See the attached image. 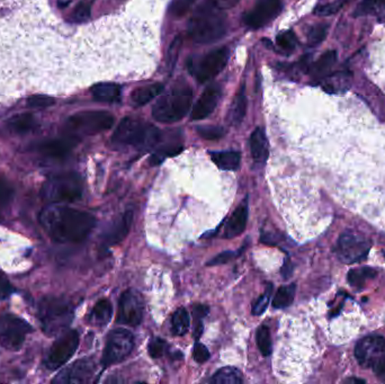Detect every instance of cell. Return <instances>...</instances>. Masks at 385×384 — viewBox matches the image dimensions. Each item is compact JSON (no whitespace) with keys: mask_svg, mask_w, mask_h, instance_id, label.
<instances>
[{"mask_svg":"<svg viewBox=\"0 0 385 384\" xmlns=\"http://www.w3.org/2000/svg\"><path fill=\"white\" fill-rule=\"evenodd\" d=\"M40 223L54 242L78 244L90 235L95 228L96 219L85 211L50 204L42 209Z\"/></svg>","mask_w":385,"mask_h":384,"instance_id":"obj_1","label":"cell"},{"mask_svg":"<svg viewBox=\"0 0 385 384\" xmlns=\"http://www.w3.org/2000/svg\"><path fill=\"white\" fill-rule=\"evenodd\" d=\"M227 31V16L223 10L213 3H203L194 12L187 25L188 38L199 44L218 41Z\"/></svg>","mask_w":385,"mask_h":384,"instance_id":"obj_2","label":"cell"},{"mask_svg":"<svg viewBox=\"0 0 385 384\" xmlns=\"http://www.w3.org/2000/svg\"><path fill=\"white\" fill-rule=\"evenodd\" d=\"M194 92L186 84H177L161 96L152 108V116L160 123H175L188 113Z\"/></svg>","mask_w":385,"mask_h":384,"instance_id":"obj_3","label":"cell"},{"mask_svg":"<svg viewBox=\"0 0 385 384\" xmlns=\"http://www.w3.org/2000/svg\"><path fill=\"white\" fill-rule=\"evenodd\" d=\"M71 302L62 296H45L38 302V318L43 333L55 336L68 328L73 320Z\"/></svg>","mask_w":385,"mask_h":384,"instance_id":"obj_4","label":"cell"},{"mask_svg":"<svg viewBox=\"0 0 385 384\" xmlns=\"http://www.w3.org/2000/svg\"><path fill=\"white\" fill-rule=\"evenodd\" d=\"M160 140V132L152 125L136 118H125L121 121L112 137V143L117 146L151 148Z\"/></svg>","mask_w":385,"mask_h":384,"instance_id":"obj_5","label":"cell"},{"mask_svg":"<svg viewBox=\"0 0 385 384\" xmlns=\"http://www.w3.org/2000/svg\"><path fill=\"white\" fill-rule=\"evenodd\" d=\"M84 191L82 178L75 172L55 175L42 186V197L51 204L73 203L80 200Z\"/></svg>","mask_w":385,"mask_h":384,"instance_id":"obj_6","label":"cell"},{"mask_svg":"<svg viewBox=\"0 0 385 384\" xmlns=\"http://www.w3.org/2000/svg\"><path fill=\"white\" fill-rule=\"evenodd\" d=\"M114 124V116L108 112L85 111L77 113L68 118L66 131L71 137L94 136L103 131L110 130Z\"/></svg>","mask_w":385,"mask_h":384,"instance_id":"obj_7","label":"cell"},{"mask_svg":"<svg viewBox=\"0 0 385 384\" xmlns=\"http://www.w3.org/2000/svg\"><path fill=\"white\" fill-rule=\"evenodd\" d=\"M355 357L360 366L372 370L380 378L385 376L384 337H365L357 344Z\"/></svg>","mask_w":385,"mask_h":384,"instance_id":"obj_8","label":"cell"},{"mask_svg":"<svg viewBox=\"0 0 385 384\" xmlns=\"http://www.w3.org/2000/svg\"><path fill=\"white\" fill-rule=\"evenodd\" d=\"M32 331V326L15 314L0 316V344L6 349L18 350Z\"/></svg>","mask_w":385,"mask_h":384,"instance_id":"obj_9","label":"cell"},{"mask_svg":"<svg viewBox=\"0 0 385 384\" xmlns=\"http://www.w3.org/2000/svg\"><path fill=\"white\" fill-rule=\"evenodd\" d=\"M372 242L367 237L355 232H345L340 235L335 248L339 261L344 264L358 263L367 257Z\"/></svg>","mask_w":385,"mask_h":384,"instance_id":"obj_10","label":"cell"},{"mask_svg":"<svg viewBox=\"0 0 385 384\" xmlns=\"http://www.w3.org/2000/svg\"><path fill=\"white\" fill-rule=\"evenodd\" d=\"M79 346V333L77 331H68L62 333L53 345L45 357V368L51 371L58 370L64 366L76 353Z\"/></svg>","mask_w":385,"mask_h":384,"instance_id":"obj_11","label":"cell"},{"mask_svg":"<svg viewBox=\"0 0 385 384\" xmlns=\"http://www.w3.org/2000/svg\"><path fill=\"white\" fill-rule=\"evenodd\" d=\"M134 337L127 329H115L108 336L103 354V366H110L122 362L132 353Z\"/></svg>","mask_w":385,"mask_h":384,"instance_id":"obj_12","label":"cell"},{"mask_svg":"<svg viewBox=\"0 0 385 384\" xmlns=\"http://www.w3.org/2000/svg\"><path fill=\"white\" fill-rule=\"evenodd\" d=\"M145 314V300L139 291L127 290L122 294L119 305L117 322L136 327L141 324Z\"/></svg>","mask_w":385,"mask_h":384,"instance_id":"obj_13","label":"cell"},{"mask_svg":"<svg viewBox=\"0 0 385 384\" xmlns=\"http://www.w3.org/2000/svg\"><path fill=\"white\" fill-rule=\"evenodd\" d=\"M229 60L227 49H218L206 54V57L195 64H190V73L195 75L199 83H206L218 76L225 69Z\"/></svg>","mask_w":385,"mask_h":384,"instance_id":"obj_14","label":"cell"},{"mask_svg":"<svg viewBox=\"0 0 385 384\" xmlns=\"http://www.w3.org/2000/svg\"><path fill=\"white\" fill-rule=\"evenodd\" d=\"M282 0H258L253 10L243 16V22L251 29H260L280 15Z\"/></svg>","mask_w":385,"mask_h":384,"instance_id":"obj_15","label":"cell"},{"mask_svg":"<svg viewBox=\"0 0 385 384\" xmlns=\"http://www.w3.org/2000/svg\"><path fill=\"white\" fill-rule=\"evenodd\" d=\"M95 371V363L90 359H82L64 368L53 379V383H87Z\"/></svg>","mask_w":385,"mask_h":384,"instance_id":"obj_16","label":"cell"},{"mask_svg":"<svg viewBox=\"0 0 385 384\" xmlns=\"http://www.w3.org/2000/svg\"><path fill=\"white\" fill-rule=\"evenodd\" d=\"M77 138L48 140L33 146L35 153L51 159H62L68 156L77 144Z\"/></svg>","mask_w":385,"mask_h":384,"instance_id":"obj_17","label":"cell"},{"mask_svg":"<svg viewBox=\"0 0 385 384\" xmlns=\"http://www.w3.org/2000/svg\"><path fill=\"white\" fill-rule=\"evenodd\" d=\"M220 96H221V87L218 85H211L208 87L192 107V114H190L192 120L199 121L212 114L215 107L218 106Z\"/></svg>","mask_w":385,"mask_h":384,"instance_id":"obj_18","label":"cell"},{"mask_svg":"<svg viewBox=\"0 0 385 384\" xmlns=\"http://www.w3.org/2000/svg\"><path fill=\"white\" fill-rule=\"evenodd\" d=\"M132 222V211H127V212L123 213L105 233L104 237H103V244L106 247H111V246L122 242L129 233Z\"/></svg>","mask_w":385,"mask_h":384,"instance_id":"obj_19","label":"cell"},{"mask_svg":"<svg viewBox=\"0 0 385 384\" xmlns=\"http://www.w3.org/2000/svg\"><path fill=\"white\" fill-rule=\"evenodd\" d=\"M247 220H248V201L245 200L240 204V207L232 213L229 221L225 223V238L232 239L240 235L246 229Z\"/></svg>","mask_w":385,"mask_h":384,"instance_id":"obj_20","label":"cell"},{"mask_svg":"<svg viewBox=\"0 0 385 384\" xmlns=\"http://www.w3.org/2000/svg\"><path fill=\"white\" fill-rule=\"evenodd\" d=\"M250 150L253 160L257 162H265L269 158V141L266 138L265 131L262 127H257L250 137Z\"/></svg>","mask_w":385,"mask_h":384,"instance_id":"obj_21","label":"cell"},{"mask_svg":"<svg viewBox=\"0 0 385 384\" xmlns=\"http://www.w3.org/2000/svg\"><path fill=\"white\" fill-rule=\"evenodd\" d=\"M92 95L99 102L119 103L122 96V89L116 84H97L92 87Z\"/></svg>","mask_w":385,"mask_h":384,"instance_id":"obj_22","label":"cell"},{"mask_svg":"<svg viewBox=\"0 0 385 384\" xmlns=\"http://www.w3.org/2000/svg\"><path fill=\"white\" fill-rule=\"evenodd\" d=\"M112 314H113V307L111 302L108 298H101L92 308L88 320L94 326L104 327L111 320Z\"/></svg>","mask_w":385,"mask_h":384,"instance_id":"obj_23","label":"cell"},{"mask_svg":"<svg viewBox=\"0 0 385 384\" xmlns=\"http://www.w3.org/2000/svg\"><path fill=\"white\" fill-rule=\"evenodd\" d=\"M337 61V52L328 51L322 54L321 57L310 68V75L313 79L322 80L328 76L330 70Z\"/></svg>","mask_w":385,"mask_h":384,"instance_id":"obj_24","label":"cell"},{"mask_svg":"<svg viewBox=\"0 0 385 384\" xmlns=\"http://www.w3.org/2000/svg\"><path fill=\"white\" fill-rule=\"evenodd\" d=\"M247 105L248 103H247L246 94H245V87L243 86L237 92V95L234 96L230 110L227 113V121L230 122L231 125L237 127L243 121V118L246 116Z\"/></svg>","mask_w":385,"mask_h":384,"instance_id":"obj_25","label":"cell"},{"mask_svg":"<svg viewBox=\"0 0 385 384\" xmlns=\"http://www.w3.org/2000/svg\"><path fill=\"white\" fill-rule=\"evenodd\" d=\"M212 162L223 170H237L240 167L241 155L238 151H212Z\"/></svg>","mask_w":385,"mask_h":384,"instance_id":"obj_26","label":"cell"},{"mask_svg":"<svg viewBox=\"0 0 385 384\" xmlns=\"http://www.w3.org/2000/svg\"><path fill=\"white\" fill-rule=\"evenodd\" d=\"M162 90H164V85L161 84H151V85L139 87L133 90L131 102L134 106H143L160 95Z\"/></svg>","mask_w":385,"mask_h":384,"instance_id":"obj_27","label":"cell"},{"mask_svg":"<svg viewBox=\"0 0 385 384\" xmlns=\"http://www.w3.org/2000/svg\"><path fill=\"white\" fill-rule=\"evenodd\" d=\"M7 127L15 134L29 133L35 127L34 116L29 113L15 115L7 122Z\"/></svg>","mask_w":385,"mask_h":384,"instance_id":"obj_28","label":"cell"},{"mask_svg":"<svg viewBox=\"0 0 385 384\" xmlns=\"http://www.w3.org/2000/svg\"><path fill=\"white\" fill-rule=\"evenodd\" d=\"M243 382L241 372L234 366L220 368L211 379V383L214 384H241Z\"/></svg>","mask_w":385,"mask_h":384,"instance_id":"obj_29","label":"cell"},{"mask_svg":"<svg viewBox=\"0 0 385 384\" xmlns=\"http://www.w3.org/2000/svg\"><path fill=\"white\" fill-rule=\"evenodd\" d=\"M295 290H297L295 284L281 286L278 289L277 292H276V294H275L274 300H273V307L276 309L288 308V305H292V302H293L294 296H295Z\"/></svg>","mask_w":385,"mask_h":384,"instance_id":"obj_30","label":"cell"},{"mask_svg":"<svg viewBox=\"0 0 385 384\" xmlns=\"http://www.w3.org/2000/svg\"><path fill=\"white\" fill-rule=\"evenodd\" d=\"M190 314L187 312L186 309H178L173 316V320H171L174 335L176 336L186 335L187 331L190 329Z\"/></svg>","mask_w":385,"mask_h":384,"instance_id":"obj_31","label":"cell"},{"mask_svg":"<svg viewBox=\"0 0 385 384\" xmlns=\"http://www.w3.org/2000/svg\"><path fill=\"white\" fill-rule=\"evenodd\" d=\"M325 84L323 88L329 92H335L341 89H346L349 83V73H337L336 75H330L323 78Z\"/></svg>","mask_w":385,"mask_h":384,"instance_id":"obj_32","label":"cell"},{"mask_svg":"<svg viewBox=\"0 0 385 384\" xmlns=\"http://www.w3.org/2000/svg\"><path fill=\"white\" fill-rule=\"evenodd\" d=\"M385 10V0H363L353 12V16H367Z\"/></svg>","mask_w":385,"mask_h":384,"instance_id":"obj_33","label":"cell"},{"mask_svg":"<svg viewBox=\"0 0 385 384\" xmlns=\"http://www.w3.org/2000/svg\"><path fill=\"white\" fill-rule=\"evenodd\" d=\"M257 345L259 350L264 356H269L272 354L273 345L271 331L267 326H260L256 333Z\"/></svg>","mask_w":385,"mask_h":384,"instance_id":"obj_34","label":"cell"},{"mask_svg":"<svg viewBox=\"0 0 385 384\" xmlns=\"http://www.w3.org/2000/svg\"><path fill=\"white\" fill-rule=\"evenodd\" d=\"M376 277V270L369 267H362L351 270L348 273V282L353 286H363L367 279Z\"/></svg>","mask_w":385,"mask_h":384,"instance_id":"obj_35","label":"cell"},{"mask_svg":"<svg viewBox=\"0 0 385 384\" xmlns=\"http://www.w3.org/2000/svg\"><path fill=\"white\" fill-rule=\"evenodd\" d=\"M92 0H82V3L77 5L71 14V19L75 23H84L90 18L92 15Z\"/></svg>","mask_w":385,"mask_h":384,"instance_id":"obj_36","label":"cell"},{"mask_svg":"<svg viewBox=\"0 0 385 384\" xmlns=\"http://www.w3.org/2000/svg\"><path fill=\"white\" fill-rule=\"evenodd\" d=\"M276 43L283 51L290 53L297 48V36L294 34L293 31L288 29V31H285V32L278 35L277 38H276Z\"/></svg>","mask_w":385,"mask_h":384,"instance_id":"obj_37","label":"cell"},{"mask_svg":"<svg viewBox=\"0 0 385 384\" xmlns=\"http://www.w3.org/2000/svg\"><path fill=\"white\" fill-rule=\"evenodd\" d=\"M14 188L8 181L0 179V213L6 211L14 199Z\"/></svg>","mask_w":385,"mask_h":384,"instance_id":"obj_38","label":"cell"},{"mask_svg":"<svg viewBox=\"0 0 385 384\" xmlns=\"http://www.w3.org/2000/svg\"><path fill=\"white\" fill-rule=\"evenodd\" d=\"M329 25L327 24H318L313 26L308 33V44L310 47H316L325 41V36L328 34Z\"/></svg>","mask_w":385,"mask_h":384,"instance_id":"obj_39","label":"cell"},{"mask_svg":"<svg viewBox=\"0 0 385 384\" xmlns=\"http://www.w3.org/2000/svg\"><path fill=\"white\" fill-rule=\"evenodd\" d=\"M347 1L349 0H335L334 3L321 5V6L316 7L314 14L318 16H330V15L338 13L347 3Z\"/></svg>","mask_w":385,"mask_h":384,"instance_id":"obj_40","label":"cell"},{"mask_svg":"<svg viewBox=\"0 0 385 384\" xmlns=\"http://www.w3.org/2000/svg\"><path fill=\"white\" fill-rule=\"evenodd\" d=\"M273 285L269 283L267 285V289H266L265 292L262 296L257 298L256 302L253 303V314L255 316H260V314L265 312L266 309L269 307V298H271V294H272Z\"/></svg>","mask_w":385,"mask_h":384,"instance_id":"obj_41","label":"cell"},{"mask_svg":"<svg viewBox=\"0 0 385 384\" xmlns=\"http://www.w3.org/2000/svg\"><path fill=\"white\" fill-rule=\"evenodd\" d=\"M182 43H183L182 38L177 36L174 41H173V43H171V47H169L167 53V68L169 70V73H171L174 70L175 66H176Z\"/></svg>","mask_w":385,"mask_h":384,"instance_id":"obj_42","label":"cell"},{"mask_svg":"<svg viewBox=\"0 0 385 384\" xmlns=\"http://www.w3.org/2000/svg\"><path fill=\"white\" fill-rule=\"evenodd\" d=\"M167 347L168 344L166 340L156 337L149 344V355L151 356L152 359H160L167 350Z\"/></svg>","mask_w":385,"mask_h":384,"instance_id":"obj_43","label":"cell"},{"mask_svg":"<svg viewBox=\"0 0 385 384\" xmlns=\"http://www.w3.org/2000/svg\"><path fill=\"white\" fill-rule=\"evenodd\" d=\"M197 133L203 139L218 140L221 139L225 136V131L221 127H197Z\"/></svg>","mask_w":385,"mask_h":384,"instance_id":"obj_44","label":"cell"},{"mask_svg":"<svg viewBox=\"0 0 385 384\" xmlns=\"http://www.w3.org/2000/svg\"><path fill=\"white\" fill-rule=\"evenodd\" d=\"M195 0H174L171 6V14L174 17H182L190 10Z\"/></svg>","mask_w":385,"mask_h":384,"instance_id":"obj_45","label":"cell"},{"mask_svg":"<svg viewBox=\"0 0 385 384\" xmlns=\"http://www.w3.org/2000/svg\"><path fill=\"white\" fill-rule=\"evenodd\" d=\"M54 99H51L49 96L45 95H34L31 96L29 99H27V105L29 107L35 108H45L50 107L52 105H54Z\"/></svg>","mask_w":385,"mask_h":384,"instance_id":"obj_46","label":"cell"},{"mask_svg":"<svg viewBox=\"0 0 385 384\" xmlns=\"http://www.w3.org/2000/svg\"><path fill=\"white\" fill-rule=\"evenodd\" d=\"M14 293V287L10 284V279H7L5 274L0 272V301L10 298Z\"/></svg>","mask_w":385,"mask_h":384,"instance_id":"obj_47","label":"cell"},{"mask_svg":"<svg viewBox=\"0 0 385 384\" xmlns=\"http://www.w3.org/2000/svg\"><path fill=\"white\" fill-rule=\"evenodd\" d=\"M192 356L197 363H204L209 361L210 354L209 349L206 348L203 344H195L194 349H192Z\"/></svg>","mask_w":385,"mask_h":384,"instance_id":"obj_48","label":"cell"},{"mask_svg":"<svg viewBox=\"0 0 385 384\" xmlns=\"http://www.w3.org/2000/svg\"><path fill=\"white\" fill-rule=\"evenodd\" d=\"M234 256H236V253L234 251H223L221 254L215 256L212 261L208 263L210 266H216V265H222V264L227 263V261H232Z\"/></svg>","mask_w":385,"mask_h":384,"instance_id":"obj_49","label":"cell"},{"mask_svg":"<svg viewBox=\"0 0 385 384\" xmlns=\"http://www.w3.org/2000/svg\"><path fill=\"white\" fill-rule=\"evenodd\" d=\"M209 1L219 7L220 10H229L236 6L240 0H209Z\"/></svg>","mask_w":385,"mask_h":384,"instance_id":"obj_50","label":"cell"},{"mask_svg":"<svg viewBox=\"0 0 385 384\" xmlns=\"http://www.w3.org/2000/svg\"><path fill=\"white\" fill-rule=\"evenodd\" d=\"M209 312V309L206 305H196L194 308V316L196 320H203V318L206 317Z\"/></svg>","mask_w":385,"mask_h":384,"instance_id":"obj_51","label":"cell"},{"mask_svg":"<svg viewBox=\"0 0 385 384\" xmlns=\"http://www.w3.org/2000/svg\"><path fill=\"white\" fill-rule=\"evenodd\" d=\"M203 333V322L202 320H196L195 331H194V337L196 340H199Z\"/></svg>","mask_w":385,"mask_h":384,"instance_id":"obj_52","label":"cell"},{"mask_svg":"<svg viewBox=\"0 0 385 384\" xmlns=\"http://www.w3.org/2000/svg\"><path fill=\"white\" fill-rule=\"evenodd\" d=\"M346 383H365V381H364V380H362V379H356V378H353V379H348V380H346Z\"/></svg>","mask_w":385,"mask_h":384,"instance_id":"obj_53","label":"cell"},{"mask_svg":"<svg viewBox=\"0 0 385 384\" xmlns=\"http://www.w3.org/2000/svg\"><path fill=\"white\" fill-rule=\"evenodd\" d=\"M70 1H71V0H59V6L64 8V7L68 6V5H69Z\"/></svg>","mask_w":385,"mask_h":384,"instance_id":"obj_54","label":"cell"},{"mask_svg":"<svg viewBox=\"0 0 385 384\" xmlns=\"http://www.w3.org/2000/svg\"><path fill=\"white\" fill-rule=\"evenodd\" d=\"M385 19V18H384Z\"/></svg>","mask_w":385,"mask_h":384,"instance_id":"obj_55","label":"cell"}]
</instances>
